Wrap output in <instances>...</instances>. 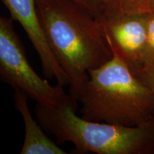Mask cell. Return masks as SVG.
<instances>
[{
	"label": "cell",
	"mask_w": 154,
	"mask_h": 154,
	"mask_svg": "<svg viewBox=\"0 0 154 154\" xmlns=\"http://www.w3.org/2000/svg\"><path fill=\"white\" fill-rule=\"evenodd\" d=\"M28 98L23 91L14 90V106L22 115L25 131L20 153L66 154V151L50 139L39 122L32 116L29 108Z\"/></svg>",
	"instance_id": "cell-7"
},
{
	"label": "cell",
	"mask_w": 154,
	"mask_h": 154,
	"mask_svg": "<svg viewBox=\"0 0 154 154\" xmlns=\"http://www.w3.org/2000/svg\"><path fill=\"white\" fill-rule=\"evenodd\" d=\"M135 75L144 83L154 94V63L144 67Z\"/></svg>",
	"instance_id": "cell-11"
},
{
	"label": "cell",
	"mask_w": 154,
	"mask_h": 154,
	"mask_svg": "<svg viewBox=\"0 0 154 154\" xmlns=\"http://www.w3.org/2000/svg\"><path fill=\"white\" fill-rule=\"evenodd\" d=\"M113 51V57L91 69L78 101L82 118L126 126L154 119V94Z\"/></svg>",
	"instance_id": "cell-2"
},
{
	"label": "cell",
	"mask_w": 154,
	"mask_h": 154,
	"mask_svg": "<svg viewBox=\"0 0 154 154\" xmlns=\"http://www.w3.org/2000/svg\"><path fill=\"white\" fill-rule=\"evenodd\" d=\"M78 101L70 97L57 106L36 103L34 114L57 143H72L76 153L154 154V119L137 126L88 121L76 114Z\"/></svg>",
	"instance_id": "cell-3"
},
{
	"label": "cell",
	"mask_w": 154,
	"mask_h": 154,
	"mask_svg": "<svg viewBox=\"0 0 154 154\" xmlns=\"http://www.w3.org/2000/svg\"><path fill=\"white\" fill-rule=\"evenodd\" d=\"M36 7L48 44L70 79L69 95L78 101L88 72L113 57L101 21L72 0H36Z\"/></svg>",
	"instance_id": "cell-1"
},
{
	"label": "cell",
	"mask_w": 154,
	"mask_h": 154,
	"mask_svg": "<svg viewBox=\"0 0 154 154\" xmlns=\"http://www.w3.org/2000/svg\"><path fill=\"white\" fill-rule=\"evenodd\" d=\"M100 20L111 12L113 0H72Z\"/></svg>",
	"instance_id": "cell-9"
},
{
	"label": "cell",
	"mask_w": 154,
	"mask_h": 154,
	"mask_svg": "<svg viewBox=\"0 0 154 154\" xmlns=\"http://www.w3.org/2000/svg\"><path fill=\"white\" fill-rule=\"evenodd\" d=\"M146 14H113L101 19L106 37L112 51L134 74L145 66L147 42Z\"/></svg>",
	"instance_id": "cell-5"
},
{
	"label": "cell",
	"mask_w": 154,
	"mask_h": 154,
	"mask_svg": "<svg viewBox=\"0 0 154 154\" xmlns=\"http://www.w3.org/2000/svg\"><path fill=\"white\" fill-rule=\"evenodd\" d=\"M10 13L11 19L24 29L29 39L39 57L44 76L55 79L62 86L70 84L66 73L58 62L44 34L38 17L36 0H2Z\"/></svg>",
	"instance_id": "cell-6"
},
{
	"label": "cell",
	"mask_w": 154,
	"mask_h": 154,
	"mask_svg": "<svg viewBox=\"0 0 154 154\" xmlns=\"http://www.w3.org/2000/svg\"><path fill=\"white\" fill-rule=\"evenodd\" d=\"M125 14H154V0H113L111 12L107 16Z\"/></svg>",
	"instance_id": "cell-8"
},
{
	"label": "cell",
	"mask_w": 154,
	"mask_h": 154,
	"mask_svg": "<svg viewBox=\"0 0 154 154\" xmlns=\"http://www.w3.org/2000/svg\"><path fill=\"white\" fill-rule=\"evenodd\" d=\"M12 19L0 18V76L14 90L23 91L36 103L57 106L70 97L63 86H52L36 74L29 62Z\"/></svg>",
	"instance_id": "cell-4"
},
{
	"label": "cell",
	"mask_w": 154,
	"mask_h": 154,
	"mask_svg": "<svg viewBox=\"0 0 154 154\" xmlns=\"http://www.w3.org/2000/svg\"><path fill=\"white\" fill-rule=\"evenodd\" d=\"M154 63V14L148 15L147 42L145 53V66Z\"/></svg>",
	"instance_id": "cell-10"
}]
</instances>
